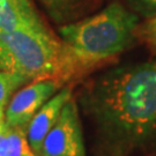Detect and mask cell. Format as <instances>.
Instances as JSON below:
<instances>
[{
	"mask_svg": "<svg viewBox=\"0 0 156 156\" xmlns=\"http://www.w3.org/2000/svg\"><path fill=\"white\" fill-rule=\"evenodd\" d=\"M74 98L93 156L156 155V58L98 74Z\"/></svg>",
	"mask_w": 156,
	"mask_h": 156,
	"instance_id": "1",
	"label": "cell"
},
{
	"mask_svg": "<svg viewBox=\"0 0 156 156\" xmlns=\"http://www.w3.org/2000/svg\"><path fill=\"white\" fill-rule=\"evenodd\" d=\"M0 69L28 82L53 80L62 87L84 74L64 42L45 24L0 31Z\"/></svg>",
	"mask_w": 156,
	"mask_h": 156,
	"instance_id": "2",
	"label": "cell"
},
{
	"mask_svg": "<svg viewBox=\"0 0 156 156\" xmlns=\"http://www.w3.org/2000/svg\"><path fill=\"white\" fill-rule=\"evenodd\" d=\"M138 23V15L113 1L93 16L62 26L59 34L86 74L126 50L133 42Z\"/></svg>",
	"mask_w": 156,
	"mask_h": 156,
	"instance_id": "3",
	"label": "cell"
},
{
	"mask_svg": "<svg viewBox=\"0 0 156 156\" xmlns=\"http://www.w3.org/2000/svg\"><path fill=\"white\" fill-rule=\"evenodd\" d=\"M39 156H87L83 125L74 95L43 140Z\"/></svg>",
	"mask_w": 156,
	"mask_h": 156,
	"instance_id": "4",
	"label": "cell"
},
{
	"mask_svg": "<svg viewBox=\"0 0 156 156\" xmlns=\"http://www.w3.org/2000/svg\"><path fill=\"white\" fill-rule=\"evenodd\" d=\"M62 88L53 80L34 81L27 84L9 100L4 116L5 123L11 127L21 128L27 132L36 112Z\"/></svg>",
	"mask_w": 156,
	"mask_h": 156,
	"instance_id": "5",
	"label": "cell"
},
{
	"mask_svg": "<svg viewBox=\"0 0 156 156\" xmlns=\"http://www.w3.org/2000/svg\"><path fill=\"white\" fill-rule=\"evenodd\" d=\"M72 86H65L36 112L27 128V139L31 149L39 156V151L46 134L57 123L64 105L73 97Z\"/></svg>",
	"mask_w": 156,
	"mask_h": 156,
	"instance_id": "6",
	"label": "cell"
},
{
	"mask_svg": "<svg viewBox=\"0 0 156 156\" xmlns=\"http://www.w3.org/2000/svg\"><path fill=\"white\" fill-rule=\"evenodd\" d=\"M44 26L30 0H0V31Z\"/></svg>",
	"mask_w": 156,
	"mask_h": 156,
	"instance_id": "7",
	"label": "cell"
},
{
	"mask_svg": "<svg viewBox=\"0 0 156 156\" xmlns=\"http://www.w3.org/2000/svg\"><path fill=\"white\" fill-rule=\"evenodd\" d=\"M50 17L60 26L74 22L83 11V0H39Z\"/></svg>",
	"mask_w": 156,
	"mask_h": 156,
	"instance_id": "8",
	"label": "cell"
},
{
	"mask_svg": "<svg viewBox=\"0 0 156 156\" xmlns=\"http://www.w3.org/2000/svg\"><path fill=\"white\" fill-rule=\"evenodd\" d=\"M0 156H38L31 149L27 133L21 128L7 125L1 141Z\"/></svg>",
	"mask_w": 156,
	"mask_h": 156,
	"instance_id": "9",
	"label": "cell"
},
{
	"mask_svg": "<svg viewBox=\"0 0 156 156\" xmlns=\"http://www.w3.org/2000/svg\"><path fill=\"white\" fill-rule=\"evenodd\" d=\"M27 82L21 75L0 69V108L7 106L13 94Z\"/></svg>",
	"mask_w": 156,
	"mask_h": 156,
	"instance_id": "10",
	"label": "cell"
},
{
	"mask_svg": "<svg viewBox=\"0 0 156 156\" xmlns=\"http://www.w3.org/2000/svg\"><path fill=\"white\" fill-rule=\"evenodd\" d=\"M134 12L146 17L156 16V0H128Z\"/></svg>",
	"mask_w": 156,
	"mask_h": 156,
	"instance_id": "11",
	"label": "cell"
},
{
	"mask_svg": "<svg viewBox=\"0 0 156 156\" xmlns=\"http://www.w3.org/2000/svg\"><path fill=\"white\" fill-rule=\"evenodd\" d=\"M145 36L151 44L156 46V16H154V19H151V21L146 24Z\"/></svg>",
	"mask_w": 156,
	"mask_h": 156,
	"instance_id": "12",
	"label": "cell"
},
{
	"mask_svg": "<svg viewBox=\"0 0 156 156\" xmlns=\"http://www.w3.org/2000/svg\"><path fill=\"white\" fill-rule=\"evenodd\" d=\"M6 127H7V124L5 123V120H0V148H1V141L4 138V134H5Z\"/></svg>",
	"mask_w": 156,
	"mask_h": 156,
	"instance_id": "13",
	"label": "cell"
},
{
	"mask_svg": "<svg viewBox=\"0 0 156 156\" xmlns=\"http://www.w3.org/2000/svg\"><path fill=\"white\" fill-rule=\"evenodd\" d=\"M4 116H5V115H4V109H2V108H0V120H2V119H4Z\"/></svg>",
	"mask_w": 156,
	"mask_h": 156,
	"instance_id": "14",
	"label": "cell"
}]
</instances>
